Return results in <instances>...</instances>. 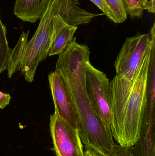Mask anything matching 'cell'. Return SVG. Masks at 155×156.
Returning a JSON list of instances; mask_svg holds the SVG:
<instances>
[{
  "label": "cell",
  "mask_w": 155,
  "mask_h": 156,
  "mask_svg": "<svg viewBox=\"0 0 155 156\" xmlns=\"http://www.w3.org/2000/svg\"><path fill=\"white\" fill-rule=\"evenodd\" d=\"M154 49V44L133 80L116 76L110 82L111 131L118 144L124 147H133L139 137L147 107L150 65Z\"/></svg>",
  "instance_id": "cell-3"
},
{
  "label": "cell",
  "mask_w": 155,
  "mask_h": 156,
  "mask_svg": "<svg viewBox=\"0 0 155 156\" xmlns=\"http://www.w3.org/2000/svg\"><path fill=\"white\" fill-rule=\"evenodd\" d=\"M105 4L113 14L116 23H123L127 19V14L122 0H103Z\"/></svg>",
  "instance_id": "cell-12"
},
{
  "label": "cell",
  "mask_w": 155,
  "mask_h": 156,
  "mask_svg": "<svg viewBox=\"0 0 155 156\" xmlns=\"http://www.w3.org/2000/svg\"><path fill=\"white\" fill-rule=\"evenodd\" d=\"M48 78L54 104L55 112L79 132V115L66 83L56 71L50 73Z\"/></svg>",
  "instance_id": "cell-7"
},
{
  "label": "cell",
  "mask_w": 155,
  "mask_h": 156,
  "mask_svg": "<svg viewBox=\"0 0 155 156\" xmlns=\"http://www.w3.org/2000/svg\"><path fill=\"white\" fill-rule=\"evenodd\" d=\"M131 148L133 156H155L154 111L146 110L139 137Z\"/></svg>",
  "instance_id": "cell-8"
},
{
  "label": "cell",
  "mask_w": 155,
  "mask_h": 156,
  "mask_svg": "<svg viewBox=\"0 0 155 156\" xmlns=\"http://www.w3.org/2000/svg\"><path fill=\"white\" fill-rule=\"evenodd\" d=\"M77 29V26H69L60 31L53 42L49 56L62 54L72 42Z\"/></svg>",
  "instance_id": "cell-10"
},
{
  "label": "cell",
  "mask_w": 155,
  "mask_h": 156,
  "mask_svg": "<svg viewBox=\"0 0 155 156\" xmlns=\"http://www.w3.org/2000/svg\"><path fill=\"white\" fill-rule=\"evenodd\" d=\"M90 54L89 48L74 37L59 55L55 71L63 78L71 93L79 115V136L86 148L100 156H110L116 145L112 132L94 108L86 86V64Z\"/></svg>",
  "instance_id": "cell-2"
},
{
  "label": "cell",
  "mask_w": 155,
  "mask_h": 156,
  "mask_svg": "<svg viewBox=\"0 0 155 156\" xmlns=\"http://www.w3.org/2000/svg\"><path fill=\"white\" fill-rule=\"evenodd\" d=\"M85 82L87 94L94 108L106 127L111 130L112 101L109 79L103 72L94 67L89 60L86 64Z\"/></svg>",
  "instance_id": "cell-5"
},
{
  "label": "cell",
  "mask_w": 155,
  "mask_h": 156,
  "mask_svg": "<svg viewBox=\"0 0 155 156\" xmlns=\"http://www.w3.org/2000/svg\"><path fill=\"white\" fill-rule=\"evenodd\" d=\"M84 156H100L97 153L94 152L93 150L86 149V151L84 152Z\"/></svg>",
  "instance_id": "cell-18"
},
{
  "label": "cell",
  "mask_w": 155,
  "mask_h": 156,
  "mask_svg": "<svg viewBox=\"0 0 155 156\" xmlns=\"http://www.w3.org/2000/svg\"><path fill=\"white\" fill-rule=\"evenodd\" d=\"M12 51L6 37V27L0 17V74L7 69Z\"/></svg>",
  "instance_id": "cell-11"
},
{
  "label": "cell",
  "mask_w": 155,
  "mask_h": 156,
  "mask_svg": "<svg viewBox=\"0 0 155 156\" xmlns=\"http://www.w3.org/2000/svg\"><path fill=\"white\" fill-rule=\"evenodd\" d=\"M155 40V23L149 34H138L126 38L115 62L116 76L129 81L133 80Z\"/></svg>",
  "instance_id": "cell-4"
},
{
  "label": "cell",
  "mask_w": 155,
  "mask_h": 156,
  "mask_svg": "<svg viewBox=\"0 0 155 156\" xmlns=\"http://www.w3.org/2000/svg\"><path fill=\"white\" fill-rule=\"evenodd\" d=\"M11 96L9 94L0 91V109H3L10 103Z\"/></svg>",
  "instance_id": "cell-16"
},
{
  "label": "cell",
  "mask_w": 155,
  "mask_h": 156,
  "mask_svg": "<svg viewBox=\"0 0 155 156\" xmlns=\"http://www.w3.org/2000/svg\"><path fill=\"white\" fill-rule=\"evenodd\" d=\"M110 156H133L131 147H124L116 144Z\"/></svg>",
  "instance_id": "cell-15"
},
{
  "label": "cell",
  "mask_w": 155,
  "mask_h": 156,
  "mask_svg": "<svg viewBox=\"0 0 155 156\" xmlns=\"http://www.w3.org/2000/svg\"><path fill=\"white\" fill-rule=\"evenodd\" d=\"M145 8L149 13H155V0H144Z\"/></svg>",
  "instance_id": "cell-17"
},
{
  "label": "cell",
  "mask_w": 155,
  "mask_h": 156,
  "mask_svg": "<svg viewBox=\"0 0 155 156\" xmlns=\"http://www.w3.org/2000/svg\"><path fill=\"white\" fill-rule=\"evenodd\" d=\"M90 1L95 4L99 9H101L103 12L104 14L106 15L110 20L116 23V20L115 17L114 16L112 12L105 4L103 0H90Z\"/></svg>",
  "instance_id": "cell-14"
},
{
  "label": "cell",
  "mask_w": 155,
  "mask_h": 156,
  "mask_svg": "<svg viewBox=\"0 0 155 156\" xmlns=\"http://www.w3.org/2000/svg\"><path fill=\"white\" fill-rule=\"evenodd\" d=\"M50 132L56 156H84L77 130L54 112L50 115Z\"/></svg>",
  "instance_id": "cell-6"
},
{
  "label": "cell",
  "mask_w": 155,
  "mask_h": 156,
  "mask_svg": "<svg viewBox=\"0 0 155 156\" xmlns=\"http://www.w3.org/2000/svg\"><path fill=\"white\" fill-rule=\"evenodd\" d=\"M127 14L133 18H140L145 8L144 0H122Z\"/></svg>",
  "instance_id": "cell-13"
},
{
  "label": "cell",
  "mask_w": 155,
  "mask_h": 156,
  "mask_svg": "<svg viewBox=\"0 0 155 156\" xmlns=\"http://www.w3.org/2000/svg\"><path fill=\"white\" fill-rule=\"evenodd\" d=\"M96 16L81 8L78 0H48L33 37L28 41L29 31L23 32L12 50L7 68L9 78L19 71L27 82L33 81L38 65L49 55L57 34L69 26L88 23Z\"/></svg>",
  "instance_id": "cell-1"
},
{
  "label": "cell",
  "mask_w": 155,
  "mask_h": 156,
  "mask_svg": "<svg viewBox=\"0 0 155 156\" xmlns=\"http://www.w3.org/2000/svg\"><path fill=\"white\" fill-rule=\"evenodd\" d=\"M48 0H16L14 12L24 22L35 23L40 19Z\"/></svg>",
  "instance_id": "cell-9"
}]
</instances>
